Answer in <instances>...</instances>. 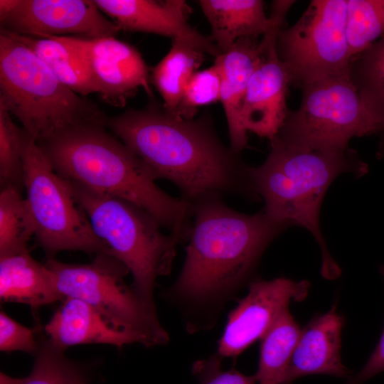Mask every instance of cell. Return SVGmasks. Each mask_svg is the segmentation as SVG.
I'll return each instance as SVG.
<instances>
[{
  "label": "cell",
  "mask_w": 384,
  "mask_h": 384,
  "mask_svg": "<svg viewBox=\"0 0 384 384\" xmlns=\"http://www.w3.org/2000/svg\"><path fill=\"white\" fill-rule=\"evenodd\" d=\"M105 126L155 180L172 182L187 202L208 194L260 200L252 184L250 166L222 142L208 116L185 119L151 102L144 109L107 117Z\"/></svg>",
  "instance_id": "6da1fadb"
},
{
  "label": "cell",
  "mask_w": 384,
  "mask_h": 384,
  "mask_svg": "<svg viewBox=\"0 0 384 384\" xmlns=\"http://www.w3.org/2000/svg\"><path fill=\"white\" fill-rule=\"evenodd\" d=\"M190 203L186 257L169 292L191 305L220 304L250 280L266 248L289 225L263 209L240 213L218 194Z\"/></svg>",
  "instance_id": "7a4b0ae2"
},
{
  "label": "cell",
  "mask_w": 384,
  "mask_h": 384,
  "mask_svg": "<svg viewBox=\"0 0 384 384\" xmlns=\"http://www.w3.org/2000/svg\"><path fill=\"white\" fill-rule=\"evenodd\" d=\"M106 128L99 123L74 127L38 146L63 178L137 204L184 242L191 203L157 186L142 160Z\"/></svg>",
  "instance_id": "3957f363"
},
{
  "label": "cell",
  "mask_w": 384,
  "mask_h": 384,
  "mask_svg": "<svg viewBox=\"0 0 384 384\" xmlns=\"http://www.w3.org/2000/svg\"><path fill=\"white\" fill-rule=\"evenodd\" d=\"M271 150L265 162L250 167L255 193L263 199L264 211L289 226L307 229L321 249V273L336 279L341 269L331 257L319 224L321 206L331 183L339 175L352 174L360 178L368 166L358 153L346 150L303 149L270 142Z\"/></svg>",
  "instance_id": "277c9868"
},
{
  "label": "cell",
  "mask_w": 384,
  "mask_h": 384,
  "mask_svg": "<svg viewBox=\"0 0 384 384\" xmlns=\"http://www.w3.org/2000/svg\"><path fill=\"white\" fill-rule=\"evenodd\" d=\"M0 102L38 144L74 127L105 124L94 102L62 83L11 33L0 28Z\"/></svg>",
  "instance_id": "5b68a950"
},
{
  "label": "cell",
  "mask_w": 384,
  "mask_h": 384,
  "mask_svg": "<svg viewBox=\"0 0 384 384\" xmlns=\"http://www.w3.org/2000/svg\"><path fill=\"white\" fill-rule=\"evenodd\" d=\"M67 181L95 233L129 269L132 288L156 308V279L170 273L180 238L171 233L164 234L158 222L137 204Z\"/></svg>",
  "instance_id": "8992f818"
},
{
  "label": "cell",
  "mask_w": 384,
  "mask_h": 384,
  "mask_svg": "<svg viewBox=\"0 0 384 384\" xmlns=\"http://www.w3.org/2000/svg\"><path fill=\"white\" fill-rule=\"evenodd\" d=\"M300 87L299 108L289 111L272 141L297 148L346 150L353 137L384 134V121L362 99L349 72Z\"/></svg>",
  "instance_id": "52a82bcc"
},
{
  "label": "cell",
  "mask_w": 384,
  "mask_h": 384,
  "mask_svg": "<svg viewBox=\"0 0 384 384\" xmlns=\"http://www.w3.org/2000/svg\"><path fill=\"white\" fill-rule=\"evenodd\" d=\"M45 265L53 274L62 301L70 297L87 303L114 328L134 335L146 347L168 342L156 308L126 284L129 269L110 252L96 253L88 264H67L49 257Z\"/></svg>",
  "instance_id": "ba28073f"
},
{
  "label": "cell",
  "mask_w": 384,
  "mask_h": 384,
  "mask_svg": "<svg viewBox=\"0 0 384 384\" xmlns=\"http://www.w3.org/2000/svg\"><path fill=\"white\" fill-rule=\"evenodd\" d=\"M23 183L35 237L47 258L62 251L110 252L76 202L69 182L53 169L37 142L24 131Z\"/></svg>",
  "instance_id": "9c48e42d"
},
{
  "label": "cell",
  "mask_w": 384,
  "mask_h": 384,
  "mask_svg": "<svg viewBox=\"0 0 384 384\" xmlns=\"http://www.w3.org/2000/svg\"><path fill=\"white\" fill-rule=\"evenodd\" d=\"M347 0H313L291 27L279 30L276 48L298 87L349 72Z\"/></svg>",
  "instance_id": "30bf717a"
},
{
  "label": "cell",
  "mask_w": 384,
  "mask_h": 384,
  "mask_svg": "<svg viewBox=\"0 0 384 384\" xmlns=\"http://www.w3.org/2000/svg\"><path fill=\"white\" fill-rule=\"evenodd\" d=\"M0 28L36 38L116 37L119 26L90 0H1Z\"/></svg>",
  "instance_id": "8fae6325"
},
{
  "label": "cell",
  "mask_w": 384,
  "mask_h": 384,
  "mask_svg": "<svg viewBox=\"0 0 384 384\" xmlns=\"http://www.w3.org/2000/svg\"><path fill=\"white\" fill-rule=\"evenodd\" d=\"M309 287L306 280L286 277L252 281L247 294L229 314L216 353L222 358L240 355L262 338L292 302L303 301Z\"/></svg>",
  "instance_id": "7c38bea8"
},
{
  "label": "cell",
  "mask_w": 384,
  "mask_h": 384,
  "mask_svg": "<svg viewBox=\"0 0 384 384\" xmlns=\"http://www.w3.org/2000/svg\"><path fill=\"white\" fill-rule=\"evenodd\" d=\"M61 37L83 57L97 93L107 104L123 107L140 88L150 97L153 96L149 69L134 47L116 37Z\"/></svg>",
  "instance_id": "4fadbf2b"
},
{
  "label": "cell",
  "mask_w": 384,
  "mask_h": 384,
  "mask_svg": "<svg viewBox=\"0 0 384 384\" xmlns=\"http://www.w3.org/2000/svg\"><path fill=\"white\" fill-rule=\"evenodd\" d=\"M97 8L128 31L157 34L188 44L215 58L221 52L210 37L188 23L191 8L182 0H94Z\"/></svg>",
  "instance_id": "5bb4252c"
},
{
  "label": "cell",
  "mask_w": 384,
  "mask_h": 384,
  "mask_svg": "<svg viewBox=\"0 0 384 384\" xmlns=\"http://www.w3.org/2000/svg\"><path fill=\"white\" fill-rule=\"evenodd\" d=\"M276 38L250 77L240 112V127L245 134L250 132L270 142L289 112L286 95L292 84L288 68L277 54Z\"/></svg>",
  "instance_id": "9a60e30c"
},
{
  "label": "cell",
  "mask_w": 384,
  "mask_h": 384,
  "mask_svg": "<svg viewBox=\"0 0 384 384\" xmlns=\"http://www.w3.org/2000/svg\"><path fill=\"white\" fill-rule=\"evenodd\" d=\"M294 1L272 3L267 16L261 0H200V5L211 27L210 38L221 53L238 39L258 38L283 28L286 16Z\"/></svg>",
  "instance_id": "2e32d148"
},
{
  "label": "cell",
  "mask_w": 384,
  "mask_h": 384,
  "mask_svg": "<svg viewBox=\"0 0 384 384\" xmlns=\"http://www.w3.org/2000/svg\"><path fill=\"white\" fill-rule=\"evenodd\" d=\"M278 33L258 38L238 39L225 53L215 58L220 75V99L228 127L230 147L240 154L247 144L241 129L240 112L249 80L270 43Z\"/></svg>",
  "instance_id": "e0dca14e"
},
{
  "label": "cell",
  "mask_w": 384,
  "mask_h": 384,
  "mask_svg": "<svg viewBox=\"0 0 384 384\" xmlns=\"http://www.w3.org/2000/svg\"><path fill=\"white\" fill-rule=\"evenodd\" d=\"M344 321L336 306L314 317L303 329L286 373L284 384L309 375L351 377L341 357Z\"/></svg>",
  "instance_id": "ac0fdd59"
},
{
  "label": "cell",
  "mask_w": 384,
  "mask_h": 384,
  "mask_svg": "<svg viewBox=\"0 0 384 384\" xmlns=\"http://www.w3.org/2000/svg\"><path fill=\"white\" fill-rule=\"evenodd\" d=\"M44 331L48 341L65 351L80 344L102 343L122 348L139 343L134 335L117 329L87 303L75 298H65Z\"/></svg>",
  "instance_id": "d6986e66"
},
{
  "label": "cell",
  "mask_w": 384,
  "mask_h": 384,
  "mask_svg": "<svg viewBox=\"0 0 384 384\" xmlns=\"http://www.w3.org/2000/svg\"><path fill=\"white\" fill-rule=\"evenodd\" d=\"M0 299L33 309L62 301L52 272L28 251L0 257Z\"/></svg>",
  "instance_id": "ffe728a7"
},
{
  "label": "cell",
  "mask_w": 384,
  "mask_h": 384,
  "mask_svg": "<svg viewBox=\"0 0 384 384\" xmlns=\"http://www.w3.org/2000/svg\"><path fill=\"white\" fill-rule=\"evenodd\" d=\"M11 33L33 50L52 73L73 92L82 96L97 93L85 59L62 37L36 38Z\"/></svg>",
  "instance_id": "44dd1931"
},
{
  "label": "cell",
  "mask_w": 384,
  "mask_h": 384,
  "mask_svg": "<svg viewBox=\"0 0 384 384\" xmlns=\"http://www.w3.org/2000/svg\"><path fill=\"white\" fill-rule=\"evenodd\" d=\"M302 329L286 309L260 339L258 384H284Z\"/></svg>",
  "instance_id": "7402d4cb"
},
{
  "label": "cell",
  "mask_w": 384,
  "mask_h": 384,
  "mask_svg": "<svg viewBox=\"0 0 384 384\" xmlns=\"http://www.w3.org/2000/svg\"><path fill=\"white\" fill-rule=\"evenodd\" d=\"M204 60L203 52L174 41L168 53L151 68V82L163 99L164 108L170 114L176 117L184 88Z\"/></svg>",
  "instance_id": "603a6c76"
},
{
  "label": "cell",
  "mask_w": 384,
  "mask_h": 384,
  "mask_svg": "<svg viewBox=\"0 0 384 384\" xmlns=\"http://www.w3.org/2000/svg\"><path fill=\"white\" fill-rule=\"evenodd\" d=\"M349 73L362 99L384 121V36L351 60ZM377 156L384 157V134Z\"/></svg>",
  "instance_id": "cb8c5ba5"
},
{
  "label": "cell",
  "mask_w": 384,
  "mask_h": 384,
  "mask_svg": "<svg viewBox=\"0 0 384 384\" xmlns=\"http://www.w3.org/2000/svg\"><path fill=\"white\" fill-rule=\"evenodd\" d=\"M35 235V225L26 198L13 187L1 188L0 257L23 252Z\"/></svg>",
  "instance_id": "d4e9b609"
},
{
  "label": "cell",
  "mask_w": 384,
  "mask_h": 384,
  "mask_svg": "<svg viewBox=\"0 0 384 384\" xmlns=\"http://www.w3.org/2000/svg\"><path fill=\"white\" fill-rule=\"evenodd\" d=\"M346 36L351 60L384 36V0H347Z\"/></svg>",
  "instance_id": "484cf974"
},
{
  "label": "cell",
  "mask_w": 384,
  "mask_h": 384,
  "mask_svg": "<svg viewBox=\"0 0 384 384\" xmlns=\"http://www.w3.org/2000/svg\"><path fill=\"white\" fill-rule=\"evenodd\" d=\"M24 130L13 121L11 114L0 102V185L20 191L23 183Z\"/></svg>",
  "instance_id": "4316f807"
},
{
  "label": "cell",
  "mask_w": 384,
  "mask_h": 384,
  "mask_svg": "<svg viewBox=\"0 0 384 384\" xmlns=\"http://www.w3.org/2000/svg\"><path fill=\"white\" fill-rule=\"evenodd\" d=\"M64 351L48 338L41 340L33 354V370L28 377L21 378V384H75L84 374L64 356Z\"/></svg>",
  "instance_id": "83f0119b"
},
{
  "label": "cell",
  "mask_w": 384,
  "mask_h": 384,
  "mask_svg": "<svg viewBox=\"0 0 384 384\" xmlns=\"http://www.w3.org/2000/svg\"><path fill=\"white\" fill-rule=\"evenodd\" d=\"M220 75L218 66L213 63L208 68L197 70L186 84L176 117L193 119L201 107L220 101Z\"/></svg>",
  "instance_id": "f1b7e54d"
},
{
  "label": "cell",
  "mask_w": 384,
  "mask_h": 384,
  "mask_svg": "<svg viewBox=\"0 0 384 384\" xmlns=\"http://www.w3.org/2000/svg\"><path fill=\"white\" fill-rule=\"evenodd\" d=\"M221 360L215 353L193 364L192 373L200 384H258L255 375H246L234 369L223 370Z\"/></svg>",
  "instance_id": "f546056e"
},
{
  "label": "cell",
  "mask_w": 384,
  "mask_h": 384,
  "mask_svg": "<svg viewBox=\"0 0 384 384\" xmlns=\"http://www.w3.org/2000/svg\"><path fill=\"white\" fill-rule=\"evenodd\" d=\"M39 341L28 328L8 316L4 311L0 313V350L3 352L23 351L35 354Z\"/></svg>",
  "instance_id": "4dcf8cb0"
},
{
  "label": "cell",
  "mask_w": 384,
  "mask_h": 384,
  "mask_svg": "<svg viewBox=\"0 0 384 384\" xmlns=\"http://www.w3.org/2000/svg\"><path fill=\"white\" fill-rule=\"evenodd\" d=\"M380 274L384 277V265L379 267ZM384 371V328L380 340L362 369L351 375L346 384H363L378 373Z\"/></svg>",
  "instance_id": "1f68e13d"
},
{
  "label": "cell",
  "mask_w": 384,
  "mask_h": 384,
  "mask_svg": "<svg viewBox=\"0 0 384 384\" xmlns=\"http://www.w3.org/2000/svg\"><path fill=\"white\" fill-rule=\"evenodd\" d=\"M75 384H86L85 375L79 378Z\"/></svg>",
  "instance_id": "d6a6232c"
}]
</instances>
